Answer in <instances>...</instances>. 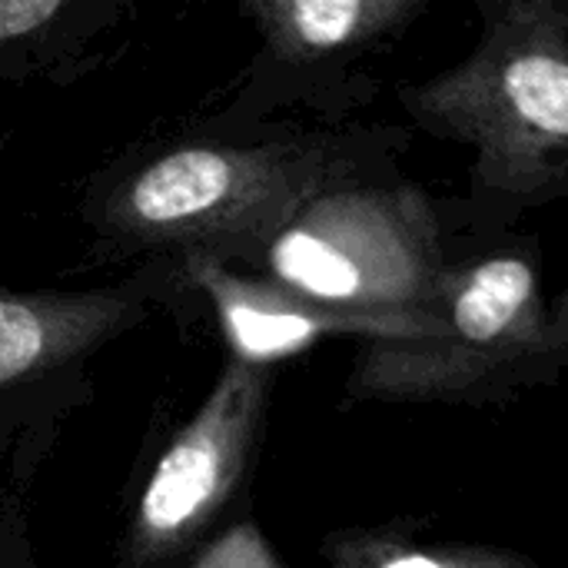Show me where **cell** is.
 <instances>
[{
    "label": "cell",
    "instance_id": "6da1fadb",
    "mask_svg": "<svg viewBox=\"0 0 568 568\" xmlns=\"http://www.w3.org/2000/svg\"><path fill=\"white\" fill-rule=\"evenodd\" d=\"M296 183V163L280 150L190 143L130 173L103 203V226L123 243L223 260L283 233Z\"/></svg>",
    "mask_w": 568,
    "mask_h": 568
},
{
    "label": "cell",
    "instance_id": "7a4b0ae2",
    "mask_svg": "<svg viewBox=\"0 0 568 568\" xmlns=\"http://www.w3.org/2000/svg\"><path fill=\"white\" fill-rule=\"evenodd\" d=\"M266 406V366L230 363L156 459L140 493L126 568H163L193 552L246 473Z\"/></svg>",
    "mask_w": 568,
    "mask_h": 568
},
{
    "label": "cell",
    "instance_id": "3957f363",
    "mask_svg": "<svg viewBox=\"0 0 568 568\" xmlns=\"http://www.w3.org/2000/svg\"><path fill=\"white\" fill-rule=\"evenodd\" d=\"M126 290L10 293L0 290V389L63 369L140 323Z\"/></svg>",
    "mask_w": 568,
    "mask_h": 568
},
{
    "label": "cell",
    "instance_id": "277c9868",
    "mask_svg": "<svg viewBox=\"0 0 568 568\" xmlns=\"http://www.w3.org/2000/svg\"><path fill=\"white\" fill-rule=\"evenodd\" d=\"M250 13L276 50L320 53L356 37L376 10L359 0H263Z\"/></svg>",
    "mask_w": 568,
    "mask_h": 568
},
{
    "label": "cell",
    "instance_id": "5b68a950",
    "mask_svg": "<svg viewBox=\"0 0 568 568\" xmlns=\"http://www.w3.org/2000/svg\"><path fill=\"white\" fill-rule=\"evenodd\" d=\"M529 293H532V273L526 263L519 260L486 263L469 280V286L456 303V326L463 329V336L476 343L493 339L513 323V316L529 300Z\"/></svg>",
    "mask_w": 568,
    "mask_h": 568
},
{
    "label": "cell",
    "instance_id": "8992f818",
    "mask_svg": "<svg viewBox=\"0 0 568 568\" xmlns=\"http://www.w3.org/2000/svg\"><path fill=\"white\" fill-rule=\"evenodd\" d=\"M506 90L519 113L546 133H568V67L552 57L516 60L506 73Z\"/></svg>",
    "mask_w": 568,
    "mask_h": 568
},
{
    "label": "cell",
    "instance_id": "52a82bcc",
    "mask_svg": "<svg viewBox=\"0 0 568 568\" xmlns=\"http://www.w3.org/2000/svg\"><path fill=\"white\" fill-rule=\"evenodd\" d=\"M190 568H276V562L253 526H236L206 542Z\"/></svg>",
    "mask_w": 568,
    "mask_h": 568
},
{
    "label": "cell",
    "instance_id": "ba28073f",
    "mask_svg": "<svg viewBox=\"0 0 568 568\" xmlns=\"http://www.w3.org/2000/svg\"><path fill=\"white\" fill-rule=\"evenodd\" d=\"M60 13V0H0V43L30 37Z\"/></svg>",
    "mask_w": 568,
    "mask_h": 568
},
{
    "label": "cell",
    "instance_id": "9c48e42d",
    "mask_svg": "<svg viewBox=\"0 0 568 568\" xmlns=\"http://www.w3.org/2000/svg\"><path fill=\"white\" fill-rule=\"evenodd\" d=\"M383 568H443L436 566L433 559H426V556H406V559H396V562H389V566Z\"/></svg>",
    "mask_w": 568,
    "mask_h": 568
}]
</instances>
